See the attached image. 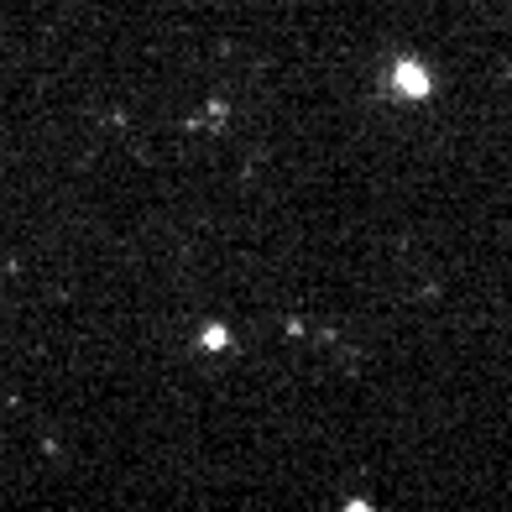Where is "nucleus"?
<instances>
[{
    "mask_svg": "<svg viewBox=\"0 0 512 512\" xmlns=\"http://www.w3.org/2000/svg\"><path fill=\"white\" fill-rule=\"evenodd\" d=\"M387 89L403 105H424V100H434V74L418 58H398V63L387 68Z\"/></svg>",
    "mask_w": 512,
    "mask_h": 512,
    "instance_id": "1",
    "label": "nucleus"
}]
</instances>
